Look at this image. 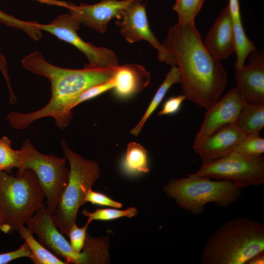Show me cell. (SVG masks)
Here are the masks:
<instances>
[{
    "label": "cell",
    "instance_id": "26",
    "mask_svg": "<svg viewBox=\"0 0 264 264\" xmlns=\"http://www.w3.org/2000/svg\"><path fill=\"white\" fill-rule=\"evenodd\" d=\"M204 0H176L173 10L176 12L179 22H193Z\"/></svg>",
    "mask_w": 264,
    "mask_h": 264
},
{
    "label": "cell",
    "instance_id": "35",
    "mask_svg": "<svg viewBox=\"0 0 264 264\" xmlns=\"http://www.w3.org/2000/svg\"><path fill=\"white\" fill-rule=\"evenodd\" d=\"M39 1L42 3L47 4L50 5H56L62 7H65L66 1L59 0H34Z\"/></svg>",
    "mask_w": 264,
    "mask_h": 264
},
{
    "label": "cell",
    "instance_id": "21",
    "mask_svg": "<svg viewBox=\"0 0 264 264\" xmlns=\"http://www.w3.org/2000/svg\"><path fill=\"white\" fill-rule=\"evenodd\" d=\"M21 238L28 244L33 255L31 260L34 264H66L65 262L38 242L33 234L24 225L17 232Z\"/></svg>",
    "mask_w": 264,
    "mask_h": 264
},
{
    "label": "cell",
    "instance_id": "10",
    "mask_svg": "<svg viewBox=\"0 0 264 264\" xmlns=\"http://www.w3.org/2000/svg\"><path fill=\"white\" fill-rule=\"evenodd\" d=\"M136 0L116 19L115 23L122 35L129 43L145 40L158 51V58L171 66H177L174 56L168 51L150 28L146 13L147 3Z\"/></svg>",
    "mask_w": 264,
    "mask_h": 264
},
{
    "label": "cell",
    "instance_id": "13",
    "mask_svg": "<svg viewBox=\"0 0 264 264\" xmlns=\"http://www.w3.org/2000/svg\"><path fill=\"white\" fill-rule=\"evenodd\" d=\"M136 0H102L93 4L81 3L79 5L67 2L69 13L84 26L101 33L107 30L109 22L117 19L132 2Z\"/></svg>",
    "mask_w": 264,
    "mask_h": 264
},
{
    "label": "cell",
    "instance_id": "3",
    "mask_svg": "<svg viewBox=\"0 0 264 264\" xmlns=\"http://www.w3.org/2000/svg\"><path fill=\"white\" fill-rule=\"evenodd\" d=\"M264 251V226L245 217L223 224L210 236L203 249V264H245Z\"/></svg>",
    "mask_w": 264,
    "mask_h": 264
},
{
    "label": "cell",
    "instance_id": "19",
    "mask_svg": "<svg viewBox=\"0 0 264 264\" xmlns=\"http://www.w3.org/2000/svg\"><path fill=\"white\" fill-rule=\"evenodd\" d=\"M180 80L181 72L178 66H172L163 82L158 88L142 118L137 125L131 131L132 134L136 136L139 134L146 121L157 108L169 88L173 85L180 83Z\"/></svg>",
    "mask_w": 264,
    "mask_h": 264
},
{
    "label": "cell",
    "instance_id": "24",
    "mask_svg": "<svg viewBox=\"0 0 264 264\" xmlns=\"http://www.w3.org/2000/svg\"><path fill=\"white\" fill-rule=\"evenodd\" d=\"M82 214L88 217V222L94 220H109L126 217L132 218L137 215L138 210L135 207H129L124 210L111 208L96 209L93 212L84 210Z\"/></svg>",
    "mask_w": 264,
    "mask_h": 264
},
{
    "label": "cell",
    "instance_id": "34",
    "mask_svg": "<svg viewBox=\"0 0 264 264\" xmlns=\"http://www.w3.org/2000/svg\"><path fill=\"white\" fill-rule=\"evenodd\" d=\"M264 264V251H262L255 255L245 264Z\"/></svg>",
    "mask_w": 264,
    "mask_h": 264
},
{
    "label": "cell",
    "instance_id": "12",
    "mask_svg": "<svg viewBox=\"0 0 264 264\" xmlns=\"http://www.w3.org/2000/svg\"><path fill=\"white\" fill-rule=\"evenodd\" d=\"M246 103L236 88L230 89L207 110L193 147L199 144L224 126L235 123Z\"/></svg>",
    "mask_w": 264,
    "mask_h": 264
},
{
    "label": "cell",
    "instance_id": "18",
    "mask_svg": "<svg viewBox=\"0 0 264 264\" xmlns=\"http://www.w3.org/2000/svg\"><path fill=\"white\" fill-rule=\"evenodd\" d=\"M234 123L246 135L260 132L264 127V103H246Z\"/></svg>",
    "mask_w": 264,
    "mask_h": 264
},
{
    "label": "cell",
    "instance_id": "15",
    "mask_svg": "<svg viewBox=\"0 0 264 264\" xmlns=\"http://www.w3.org/2000/svg\"><path fill=\"white\" fill-rule=\"evenodd\" d=\"M246 136L234 123L229 124L213 133L193 149L205 165L234 151Z\"/></svg>",
    "mask_w": 264,
    "mask_h": 264
},
{
    "label": "cell",
    "instance_id": "31",
    "mask_svg": "<svg viewBox=\"0 0 264 264\" xmlns=\"http://www.w3.org/2000/svg\"><path fill=\"white\" fill-rule=\"evenodd\" d=\"M23 257L28 258L31 260L33 258L32 252L25 242L16 250L0 254V264H6L13 260Z\"/></svg>",
    "mask_w": 264,
    "mask_h": 264
},
{
    "label": "cell",
    "instance_id": "9",
    "mask_svg": "<svg viewBox=\"0 0 264 264\" xmlns=\"http://www.w3.org/2000/svg\"><path fill=\"white\" fill-rule=\"evenodd\" d=\"M80 24L78 19L69 13L58 16L48 24H40V27L41 30L71 44L82 52L89 61L84 67L108 69L118 66V58L112 50L104 47H97L82 39L77 32Z\"/></svg>",
    "mask_w": 264,
    "mask_h": 264
},
{
    "label": "cell",
    "instance_id": "8",
    "mask_svg": "<svg viewBox=\"0 0 264 264\" xmlns=\"http://www.w3.org/2000/svg\"><path fill=\"white\" fill-rule=\"evenodd\" d=\"M195 174L199 176L229 180L239 188L264 184V156L249 155L235 151L208 164Z\"/></svg>",
    "mask_w": 264,
    "mask_h": 264
},
{
    "label": "cell",
    "instance_id": "2",
    "mask_svg": "<svg viewBox=\"0 0 264 264\" xmlns=\"http://www.w3.org/2000/svg\"><path fill=\"white\" fill-rule=\"evenodd\" d=\"M24 67L47 78L51 84V96L43 108L29 113L10 112L7 120L14 129L24 130L39 119L51 117L60 129L70 123L73 113L68 110L70 102L89 88L110 81L116 67L99 69L84 67L74 69L62 68L48 63L39 51L30 53L22 60Z\"/></svg>",
    "mask_w": 264,
    "mask_h": 264
},
{
    "label": "cell",
    "instance_id": "32",
    "mask_svg": "<svg viewBox=\"0 0 264 264\" xmlns=\"http://www.w3.org/2000/svg\"><path fill=\"white\" fill-rule=\"evenodd\" d=\"M183 95L170 97L164 103L162 109L158 112V115L173 114L180 110L182 102L185 100Z\"/></svg>",
    "mask_w": 264,
    "mask_h": 264
},
{
    "label": "cell",
    "instance_id": "11",
    "mask_svg": "<svg viewBox=\"0 0 264 264\" xmlns=\"http://www.w3.org/2000/svg\"><path fill=\"white\" fill-rule=\"evenodd\" d=\"M25 224L33 234L38 236L43 245L63 259L66 264H86L84 254L74 252L70 243L55 224L52 214L45 205L38 210Z\"/></svg>",
    "mask_w": 264,
    "mask_h": 264
},
{
    "label": "cell",
    "instance_id": "16",
    "mask_svg": "<svg viewBox=\"0 0 264 264\" xmlns=\"http://www.w3.org/2000/svg\"><path fill=\"white\" fill-rule=\"evenodd\" d=\"M207 50L220 60L226 59L235 51V37L228 5L221 12L205 37Z\"/></svg>",
    "mask_w": 264,
    "mask_h": 264
},
{
    "label": "cell",
    "instance_id": "20",
    "mask_svg": "<svg viewBox=\"0 0 264 264\" xmlns=\"http://www.w3.org/2000/svg\"><path fill=\"white\" fill-rule=\"evenodd\" d=\"M109 239L108 236L93 238L87 233L82 253L84 255L86 264H106L110 260Z\"/></svg>",
    "mask_w": 264,
    "mask_h": 264
},
{
    "label": "cell",
    "instance_id": "6",
    "mask_svg": "<svg viewBox=\"0 0 264 264\" xmlns=\"http://www.w3.org/2000/svg\"><path fill=\"white\" fill-rule=\"evenodd\" d=\"M163 189L179 207L196 216L200 215L209 203L228 207L235 203L241 195V189L230 181L212 180L195 173L186 177L171 179Z\"/></svg>",
    "mask_w": 264,
    "mask_h": 264
},
{
    "label": "cell",
    "instance_id": "36",
    "mask_svg": "<svg viewBox=\"0 0 264 264\" xmlns=\"http://www.w3.org/2000/svg\"><path fill=\"white\" fill-rule=\"evenodd\" d=\"M1 225H0V231H1Z\"/></svg>",
    "mask_w": 264,
    "mask_h": 264
},
{
    "label": "cell",
    "instance_id": "23",
    "mask_svg": "<svg viewBox=\"0 0 264 264\" xmlns=\"http://www.w3.org/2000/svg\"><path fill=\"white\" fill-rule=\"evenodd\" d=\"M21 150H15L11 147V141L5 136L0 138V171L10 173L20 164Z\"/></svg>",
    "mask_w": 264,
    "mask_h": 264
},
{
    "label": "cell",
    "instance_id": "17",
    "mask_svg": "<svg viewBox=\"0 0 264 264\" xmlns=\"http://www.w3.org/2000/svg\"><path fill=\"white\" fill-rule=\"evenodd\" d=\"M150 73L138 64H125L118 66L112 81L115 95L126 98L143 90L149 84Z\"/></svg>",
    "mask_w": 264,
    "mask_h": 264
},
{
    "label": "cell",
    "instance_id": "28",
    "mask_svg": "<svg viewBox=\"0 0 264 264\" xmlns=\"http://www.w3.org/2000/svg\"><path fill=\"white\" fill-rule=\"evenodd\" d=\"M113 87L114 83L112 79L106 83L89 88L72 99L68 106V110L71 111V110L79 104L97 97L110 89H113Z\"/></svg>",
    "mask_w": 264,
    "mask_h": 264
},
{
    "label": "cell",
    "instance_id": "1",
    "mask_svg": "<svg viewBox=\"0 0 264 264\" xmlns=\"http://www.w3.org/2000/svg\"><path fill=\"white\" fill-rule=\"evenodd\" d=\"M162 44L176 61L185 99L210 109L226 88L227 73L220 60L205 48L195 22H178L171 26Z\"/></svg>",
    "mask_w": 264,
    "mask_h": 264
},
{
    "label": "cell",
    "instance_id": "29",
    "mask_svg": "<svg viewBox=\"0 0 264 264\" xmlns=\"http://www.w3.org/2000/svg\"><path fill=\"white\" fill-rule=\"evenodd\" d=\"M88 222L82 227H79L76 223L71 227L68 237L70 239V244L74 252L80 253L83 248L87 234V230L89 224Z\"/></svg>",
    "mask_w": 264,
    "mask_h": 264
},
{
    "label": "cell",
    "instance_id": "25",
    "mask_svg": "<svg viewBox=\"0 0 264 264\" xmlns=\"http://www.w3.org/2000/svg\"><path fill=\"white\" fill-rule=\"evenodd\" d=\"M0 22L7 26L22 30L36 41L42 36L40 23L37 22L22 21L0 10Z\"/></svg>",
    "mask_w": 264,
    "mask_h": 264
},
{
    "label": "cell",
    "instance_id": "22",
    "mask_svg": "<svg viewBox=\"0 0 264 264\" xmlns=\"http://www.w3.org/2000/svg\"><path fill=\"white\" fill-rule=\"evenodd\" d=\"M123 167L130 174L149 172L146 149L137 143H129L123 161Z\"/></svg>",
    "mask_w": 264,
    "mask_h": 264
},
{
    "label": "cell",
    "instance_id": "4",
    "mask_svg": "<svg viewBox=\"0 0 264 264\" xmlns=\"http://www.w3.org/2000/svg\"><path fill=\"white\" fill-rule=\"evenodd\" d=\"M45 198L35 173L26 169L20 176L0 171L1 231L12 234L45 206Z\"/></svg>",
    "mask_w": 264,
    "mask_h": 264
},
{
    "label": "cell",
    "instance_id": "14",
    "mask_svg": "<svg viewBox=\"0 0 264 264\" xmlns=\"http://www.w3.org/2000/svg\"><path fill=\"white\" fill-rule=\"evenodd\" d=\"M236 88L247 103H264V52L250 54L249 62L235 69Z\"/></svg>",
    "mask_w": 264,
    "mask_h": 264
},
{
    "label": "cell",
    "instance_id": "27",
    "mask_svg": "<svg viewBox=\"0 0 264 264\" xmlns=\"http://www.w3.org/2000/svg\"><path fill=\"white\" fill-rule=\"evenodd\" d=\"M234 151L249 155H262L264 153V139L260 132H254L246 136L236 146Z\"/></svg>",
    "mask_w": 264,
    "mask_h": 264
},
{
    "label": "cell",
    "instance_id": "7",
    "mask_svg": "<svg viewBox=\"0 0 264 264\" xmlns=\"http://www.w3.org/2000/svg\"><path fill=\"white\" fill-rule=\"evenodd\" d=\"M20 150V164L16 176H21L26 169L35 173L46 198L47 208L53 215L68 180L66 158L42 154L28 138L23 141Z\"/></svg>",
    "mask_w": 264,
    "mask_h": 264
},
{
    "label": "cell",
    "instance_id": "33",
    "mask_svg": "<svg viewBox=\"0 0 264 264\" xmlns=\"http://www.w3.org/2000/svg\"><path fill=\"white\" fill-rule=\"evenodd\" d=\"M0 70L7 84L10 83V78L8 75V67L5 57L0 51Z\"/></svg>",
    "mask_w": 264,
    "mask_h": 264
},
{
    "label": "cell",
    "instance_id": "5",
    "mask_svg": "<svg viewBox=\"0 0 264 264\" xmlns=\"http://www.w3.org/2000/svg\"><path fill=\"white\" fill-rule=\"evenodd\" d=\"M60 144L69 163V174L52 219L59 231L68 237L71 227L76 223L80 207L87 202L85 198L88 191L100 176V169L97 162L85 159L72 151L65 140H61Z\"/></svg>",
    "mask_w": 264,
    "mask_h": 264
},
{
    "label": "cell",
    "instance_id": "30",
    "mask_svg": "<svg viewBox=\"0 0 264 264\" xmlns=\"http://www.w3.org/2000/svg\"><path fill=\"white\" fill-rule=\"evenodd\" d=\"M86 201L91 202L93 204L121 208L122 206L121 203L113 200L106 195L89 189L86 195Z\"/></svg>",
    "mask_w": 264,
    "mask_h": 264
}]
</instances>
